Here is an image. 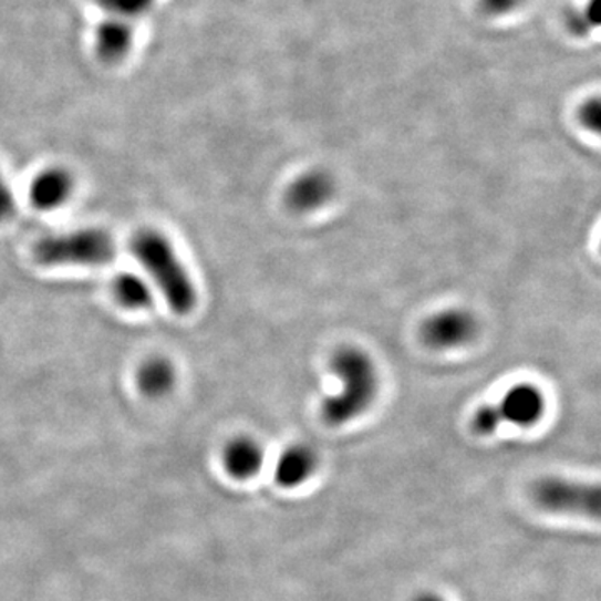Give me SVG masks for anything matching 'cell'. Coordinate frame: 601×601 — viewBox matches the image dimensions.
<instances>
[{
	"label": "cell",
	"mask_w": 601,
	"mask_h": 601,
	"mask_svg": "<svg viewBox=\"0 0 601 601\" xmlns=\"http://www.w3.org/2000/svg\"><path fill=\"white\" fill-rule=\"evenodd\" d=\"M330 371L340 381V391L324 397L321 416L330 426H343L363 416L380 394L376 361L358 346H341L331 354Z\"/></svg>",
	"instance_id": "cell-1"
},
{
	"label": "cell",
	"mask_w": 601,
	"mask_h": 601,
	"mask_svg": "<svg viewBox=\"0 0 601 601\" xmlns=\"http://www.w3.org/2000/svg\"><path fill=\"white\" fill-rule=\"evenodd\" d=\"M131 252L144 266L177 317L193 313L197 289L169 239L156 229H143L131 239Z\"/></svg>",
	"instance_id": "cell-2"
},
{
	"label": "cell",
	"mask_w": 601,
	"mask_h": 601,
	"mask_svg": "<svg viewBox=\"0 0 601 601\" xmlns=\"http://www.w3.org/2000/svg\"><path fill=\"white\" fill-rule=\"evenodd\" d=\"M42 266H103L116 258V242L104 229L84 228L42 238L34 246Z\"/></svg>",
	"instance_id": "cell-3"
},
{
	"label": "cell",
	"mask_w": 601,
	"mask_h": 601,
	"mask_svg": "<svg viewBox=\"0 0 601 601\" xmlns=\"http://www.w3.org/2000/svg\"><path fill=\"white\" fill-rule=\"evenodd\" d=\"M531 498L541 510L550 514L600 517V489L587 483L548 476L535 483Z\"/></svg>",
	"instance_id": "cell-4"
},
{
	"label": "cell",
	"mask_w": 601,
	"mask_h": 601,
	"mask_svg": "<svg viewBox=\"0 0 601 601\" xmlns=\"http://www.w3.org/2000/svg\"><path fill=\"white\" fill-rule=\"evenodd\" d=\"M479 333L478 318L463 308L436 311L423 321L419 336L435 351H452L468 346Z\"/></svg>",
	"instance_id": "cell-5"
},
{
	"label": "cell",
	"mask_w": 601,
	"mask_h": 601,
	"mask_svg": "<svg viewBox=\"0 0 601 601\" xmlns=\"http://www.w3.org/2000/svg\"><path fill=\"white\" fill-rule=\"evenodd\" d=\"M336 180L324 169H310L296 177L284 193V203L294 215H311L330 205Z\"/></svg>",
	"instance_id": "cell-6"
},
{
	"label": "cell",
	"mask_w": 601,
	"mask_h": 601,
	"mask_svg": "<svg viewBox=\"0 0 601 601\" xmlns=\"http://www.w3.org/2000/svg\"><path fill=\"white\" fill-rule=\"evenodd\" d=\"M498 410L504 423L531 428L543 419L547 397L537 384L518 383L505 393Z\"/></svg>",
	"instance_id": "cell-7"
},
{
	"label": "cell",
	"mask_w": 601,
	"mask_h": 601,
	"mask_svg": "<svg viewBox=\"0 0 601 601\" xmlns=\"http://www.w3.org/2000/svg\"><path fill=\"white\" fill-rule=\"evenodd\" d=\"M75 180L71 170L61 166H51L41 170L31 184L32 206L39 211H52L64 206L74 193Z\"/></svg>",
	"instance_id": "cell-8"
},
{
	"label": "cell",
	"mask_w": 601,
	"mask_h": 601,
	"mask_svg": "<svg viewBox=\"0 0 601 601\" xmlns=\"http://www.w3.org/2000/svg\"><path fill=\"white\" fill-rule=\"evenodd\" d=\"M134 45V28L129 21L107 15L95 29L94 51L104 64L124 61Z\"/></svg>",
	"instance_id": "cell-9"
},
{
	"label": "cell",
	"mask_w": 601,
	"mask_h": 601,
	"mask_svg": "<svg viewBox=\"0 0 601 601\" xmlns=\"http://www.w3.org/2000/svg\"><path fill=\"white\" fill-rule=\"evenodd\" d=\"M318 468V456L310 446L292 445L279 455L274 466V479L282 488L304 485Z\"/></svg>",
	"instance_id": "cell-10"
},
{
	"label": "cell",
	"mask_w": 601,
	"mask_h": 601,
	"mask_svg": "<svg viewBox=\"0 0 601 601\" xmlns=\"http://www.w3.org/2000/svg\"><path fill=\"white\" fill-rule=\"evenodd\" d=\"M222 465L235 479L252 478L265 465V449L251 436H238L222 449Z\"/></svg>",
	"instance_id": "cell-11"
},
{
	"label": "cell",
	"mask_w": 601,
	"mask_h": 601,
	"mask_svg": "<svg viewBox=\"0 0 601 601\" xmlns=\"http://www.w3.org/2000/svg\"><path fill=\"white\" fill-rule=\"evenodd\" d=\"M177 373L167 358L153 356L141 364L136 374V384L144 396L164 397L176 386Z\"/></svg>",
	"instance_id": "cell-12"
},
{
	"label": "cell",
	"mask_w": 601,
	"mask_h": 601,
	"mask_svg": "<svg viewBox=\"0 0 601 601\" xmlns=\"http://www.w3.org/2000/svg\"><path fill=\"white\" fill-rule=\"evenodd\" d=\"M113 294L117 303L126 310H149L154 304V294L149 282L134 272H123L114 278Z\"/></svg>",
	"instance_id": "cell-13"
},
{
	"label": "cell",
	"mask_w": 601,
	"mask_h": 601,
	"mask_svg": "<svg viewBox=\"0 0 601 601\" xmlns=\"http://www.w3.org/2000/svg\"><path fill=\"white\" fill-rule=\"evenodd\" d=\"M92 2L107 15L129 22L143 18L156 4V0H92Z\"/></svg>",
	"instance_id": "cell-14"
},
{
	"label": "cell",
	"mask_w": 601,
	"mask_h": 601,
	"mask_svg": "<svg viewBox=\"0 0 601 601\" xmlns=\"http://www.w3.org/2000/svg\"><path fill=\"white\" fill-rule=\"evenodd\" d=\"M501 423H504V418L499 415L498 406H483L473 416V429L483 436L493 435V433L498 432Z\"/></svg>",
	"instance_id": "cell-15"
},
{
	"label": "cell",
	"mask_w": 601,
	"mask_h": 601,
	"mask_svg": "<svg viewBox=\"0 0 601 601\" xmlns=\"http://www.w3.org/2000/svg\"><path fill=\"white\" fill-rule=\"evenodd\" d=\"M478 2L483 14L489 18H504L525 4V0H478Z\"/></svg>",
	"instance_id": "cell-16"
},
{
	"label": "cell",
	"mask_w": 601,
	"mask_h": 601,
	"mask_svg": "<svg viewBox=\"0 0 601 601\" xmlns=\"http://www.w3.org/2000/svg\"><path fill=\"white\" fill-rule=\"evenodd\" d=\"M15 197L12 194L11 186H9L6 177L0 173V222L9 221V219L15 216Z\"/></svg>",
	"instance_id": "cell-17"
},
{
	"label": "cell",
	"mask_w": 601,
	"mask_h": 601,
	"mask_svg": "<svg viewBox=\"0 0 601 601\" xmlns=\"http://www.w3.org/2000/svg\"><path fill=\"white\" fill-rule=\"evenodd\" d=\"M580 121L588 131L598 133L601 126V104L597 97L583 104L580 111Z\"/></svg>",
	"instance_id": "cell-18"
},
{
	"label": "cell",
	"mask_w": 601,
	"mask_h": 601,
	"mask_svg": "<svg viewBox=\"0 0 601 601\" xmlns=\"http://www.w3.org/2000/svg\"><path fill=\"white\" fill-rule=\"evenodd\" d=\"M413 601H446L445 598L436 593H419Z\"/></svg>",
	"instance_id": "cell-19"
}]
</instances>
